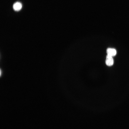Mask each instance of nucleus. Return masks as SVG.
<instances>
[{"label":"nucleus","mask_w":129,"mask_h":129,"mask_svg":"<svg viewBox=\"0 0 129 129\" xmlns=\"http://www.w3.org/2000/svg\"><path fill=\"white\" fill-rule=\"evenodd\" d=\"M107 55L112 57L115 56L116 54V50L113 48H108L107 50Z\"/></svg>","instance_id":"2"},{"label":"nucleus","mask_w":129,"mask_h":129,"mask_svg":"<svg viewBox=\"0 0 129 129\" xmlns=\"http://www.w3.org/2000/svg\"><path fill=\"white\" fill-rule=\"evenodd\" d=\"M112 56L107 55L105 61L106 64L107 66H111L113 65L114 61Z\"/></svg>","instance_id":"1"},{"label":"nucleus","mask_w":129,"mask_h":129,"mask_svg":"<svg viewBox=\"0 0 129 129\" xmlns=\"http://www.w3.org/2000/svg\"><path fill=\"white\" fill-rule=\"evenodd\" d=\"M22 7V5L20 2H17L15 3L13 5L14 9L16 11L20 10Z\"/></svg>","instance_id":"3"}]
</instances>
